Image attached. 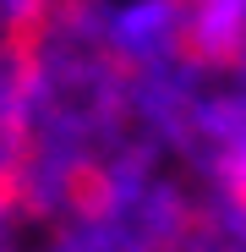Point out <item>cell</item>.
Listing matches in <instances>:
<instances>
[{
  "mask_svg": "<svg viewBox=\"0 0 246 252\" xmlns=\"http://www.w3.org/2000/svg\"><path fill=\"white\" fill-rule=\"evenodd\" d=\"M214 187H219V197H224V203L235 208V214L246 220V143H241V148H235V154H230V159L219 164Z\"/></svg>",
  "mask_w": 246,
  "mask_h": 252,
  "instance_id": "1",
  "label": "cell"
}]
</instances>
